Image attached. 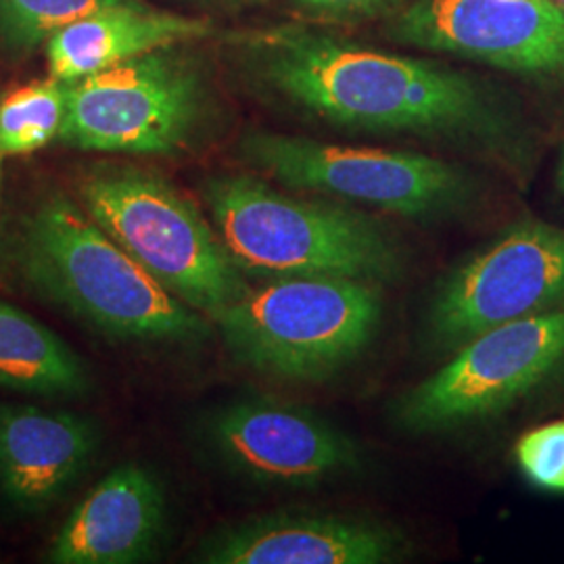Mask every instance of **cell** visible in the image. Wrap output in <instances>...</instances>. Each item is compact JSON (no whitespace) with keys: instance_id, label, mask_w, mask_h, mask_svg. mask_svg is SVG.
I'll list each match as a JSON object with an SVG mask.
<instances>
[{"instance_id":"ffe728a7","label":"cell","mask_w":564,"mask_h":564,"mask_svg":"<svg viewBox=\"0 0 564 564\" xmlns=\"http://www.w3.org/2000/svg\"><path fill=\"white\" fill-rule=\"evenodd\" d=\"M302 9L328 15L337 20H356V18H372L402 9L405 0H295Z\"/></svg>"},{"instance_id":"8fae6325","label":"cell","mask_w":564,"mask_h":564,"mask_svg":"<svg viewBox=\"0 0 564 564\" xmlns=\"http://www.w3.org/2000/svg\"><path fill=\"white\" fill-rule=\"evenodd\" d=\"M224 463L253 484L305 489L364 468L360 444L316 412L279 400H247L209 421Z\"/></svg>"},{"instance_id":"d6986e66","label":"cell","mask_w":564,"mask_h":564,"mask_svg":"<svg viewBox=\"0 0 564 564\" xmlns=\"http://www.w3.org/2000/svg\"><path fill=\"white\" fill-rule=\"evenodd\" d=\"M514 460L533 487L564 494V421L527 431L514 445Z\"/></svg>"},{"instance_id":"2e32d148","label":"cell","mask_w":564,"mask_h":564,"mask_svg":"<svg viewBox=\"0 0 564 564\" xmlns=\"http://www.w3.org/2000/svg\"><path fill=\"white\" fill-rule=\"evenodd\" d=\"M0 387L42 398H78L90 389V375L59 335L0 302Z\"/></svg>"},{"instance_id":"ac0fdd59","label":"cell","mask_w":564,"mask_h":564,"mask_svg":"<svg viewBox=\"0 0 564 564\" xmlns=\"http://www.w3.org/2000/svg\"><path fill=\"white\" fill-rule=\"evenodd\" d=\"M130 0H0V25L18 44L51 39L61 28Z\"/></svg>"},{"instance_id":"3957f363","label":"cell","mask_w":564,"mask_h":564,"mask_svg":"<svg viewBox=\"0 0 564 564\" xmlns=\"http://www.w3.org/2000/svg\"><path fill=\"white\" fill-rule=\"evenodd\" d=\"M203 193L214 228L245 276L379 286L405 274L402 245L364 212L284 195L251 176L212 178Z\"/></svg>"},{"instance_id":"277c9868","label":"cell","mask_w":564,"mask_h":564,"mask_svg":"<svg viewBox=\"0 0 564 564\" xmlns=\"http://www.w3.org/2000/svg\"><path fill=\"white\" fill-rule=\"evenodd\" d=\"M381 318L377 284L281 279L247 289L214 323L245 366L282 381L321 383L362 356Z\"/></svg>"},{"instance_id":"30bf717a","label":"cell","mask_w":564,"mask_h":564,"mask_svg":"<svg viewBox=\"0 0 564 564\" xmlns=\"http://www.w3.org/2000/svg\"><path fill=\"white\" fill-rule=\"evenodd\" d=\"M387 36L524 78L564 82V4L554 0H412Z\"/></svg>"},{"instance_id":"e0dca14e","label":"cell","mask_w":564,"mask_h":564,"mask_svg":"<svg viewBox=\"0 0 564 564\" xmlns=\"http://www.w3.org/2000/svg\"><path fill=\"white\" fill-rule=\"evenodd\" d=\"M67 116V82L21 86L0 101V158L25 155L59 139Z\"/></svg>"},{"instance_id":"7a4b0ae2","label":"cell","mask_w":564,"mask_h":564,"mask_svg":"<svg viewBox=\"0 0 564 564\" xmlns=\"http://www.w3.org/2000/svg\"><path fill=\"white\" fill-rule=\"evenodd\" d=\"M2 268L30 293L121 341L188 343L209 326L134 262L86 209L51 197L0 237Z\"/></svg>"},{"instance_id":"603a6c76","label":"cell","mask_w":564,"mask_h":564,"mask_svg":"<svg viewBox=\"0 0 564 564\" xmlns=\"http://www.w3.org/2000/svg\"><path fill=\"white\" fill-rule=\"evenodd\" d=\"M556 2H561V4H564V0H556Z\"/></svg>"},{"instance_id":"4fadbf2b","label":"cell","mask_w":564,"mask_h":564,"mask_svg":"<svg viewBox=\"0 0 564 564\" xmlns=\"http://www.w3.org/2000/svg\"><path fill=\"white\" fill-rule=\"evenodd\" d=\"M165 496L153 473L123 464L72 510L48 550L55 564H132L153 554Z\"/></svg>"},{"instance_id":"7c38bea8","label":"cell","mask_w":564,"mask_h":564,"mask_svg":"<svg viewBox=\"0 0 564 564\" xmlns=\"http://www.w3.org/2000/svg\"><path fill=\"white\" fill-rule=\"evenodd\" d=\"M412 554L400 527L368 514L276 510L230 524L209 538L203 563L393 564Z\"/></svg>"},{"instance_id":"6da1fadb","label":"cell","mask_w":564,"mask_h":564,"mask_svg":"<svg viewBox=\"0 0 564 564\" xmlns=\"http://www.w3.org/2000/svg\"><path fill=\"white\" fill-rule=\"evenodd\" d=\"M251 65L282 101L335 128L470 147L521 170L529 139L484 82L435 61L391 55L312 25L256 36Z\"/></svg>"},{"instance_id":"5b68a950","label":"cell","mask_w":564,"mask_h":564,"mask_svg":"<svg viewBox=\"0 0 564 564\" xmlns=\"http://www.w3.org/2000/svg\"><path fill=\"white\" fill-rule=\"evenodd\" d=\"M86 214L174 297L212 321L249 289L216 228L162 176L107 167L80 188Z\"/></svg>"},{"instance_id":"9c48e42d","label":"cell","mask_w":564,"mask_h":564,"mask_svg":"<svg viewBox=\"0 0 564 564\" xmlns=\"http://www.w3.org/2000/svg\"><path fill=\"white\" fill-rule=\"evenodd\" d=\"M564 303V228L519 220L437 284L424 316L435 351Z\"/></svg>"},{"instance_id":"7402d4cb","label":"cell","mask_w":564,"mask_h":564,"mask_svg":"<svg viewBox=\"0 0 564 564\" xmlns=\"http://www.w3.org/2000/svg\"><path fill=\"white\" fill-rule=\"evenodd\" d=\"M0 182H2V170H0Z\"/></svg>"},{"instance_id":"ba28073f","label":"cell","mask_w":564,"mask_h":564,"mask_svg":"<svg viewBox=\"0 0 564 564\" xmlns=\"http://www.w3.org/2000/svg\"><path fill=\"white\" fill-rule=\"evenodd\" d=\"M170 48L67 82L61 141L134 155L186 149L202 128L207 97L197 67Z\"/></svg>"},{"instance_id":"5bb4252c","label":"cell","mask_w":564,"mask_h":564,"mask_svg":"<svg viewBox=\"0 0 564 564\" xmlns=\"http://www.w3.org/2000/svg\"><path fill=\"white\" fill-rule=\"evenodd\" d=\"M95 424L74 412L0 405V487L23 510L53 505L90 463Z\"/></svg>"},{"instance_id":"8992f818","label":"cell","mask_w":564,"mask_h":564,"mask_svg":"<svg viewBox=\"0 0 564 564\" xmlns=\"http://www.w3.org/2000/svg\"><path fill=\"white\" fill-rule=\"evenodd\" d=\"M242 158L284 188L360 203L403 218H440L468 209L479 195L458 163L412 151L360 149L276 132H251Z\"/></svg>"},{"instance_id":"9a60e30c","label":"cell","mask_w":564,"mask_h":564,"mask_svg":"<svg viewBox=\"0 0 564 564\" xmlns=\"http://www.w3.org/2000/svg\"><path fill=\"white\" fill-rule=\"evenodd\" d=\"M207 34L209 25L205 21L153 11L130 0L55 32L48 39L51 72L57 80H80L123 61Z\"/></svg>"},{"instance_id":"44dd1931","label":"cell","mask_w":564,"mask_h":564,"mask_svg":"<svg viewBox=\"0 0 564 564\" xmlns=\"http://www.w3.org/2000/svg\"><path fill=\"white\" fill-rule=\"evenodd\" d=\"M556 184H558V188H561V193L564 195V147L561 160H558V167H556Z\"/></svg>"},{"instance_id":"52a82bcc","label":"cell","mask_w":564,"mask_h":564,"mask_svg":"<svg viewBox=\"0 0 564 564\" xmlns=\"http://www.w3.org/2000/svg\"><path fill=\"white\" fill-rule=\"evenodd\" d=\"M564 377V303L485 330L402 393L393 421L414 435L484 423Z\"/></svg>"}]
</instances>
